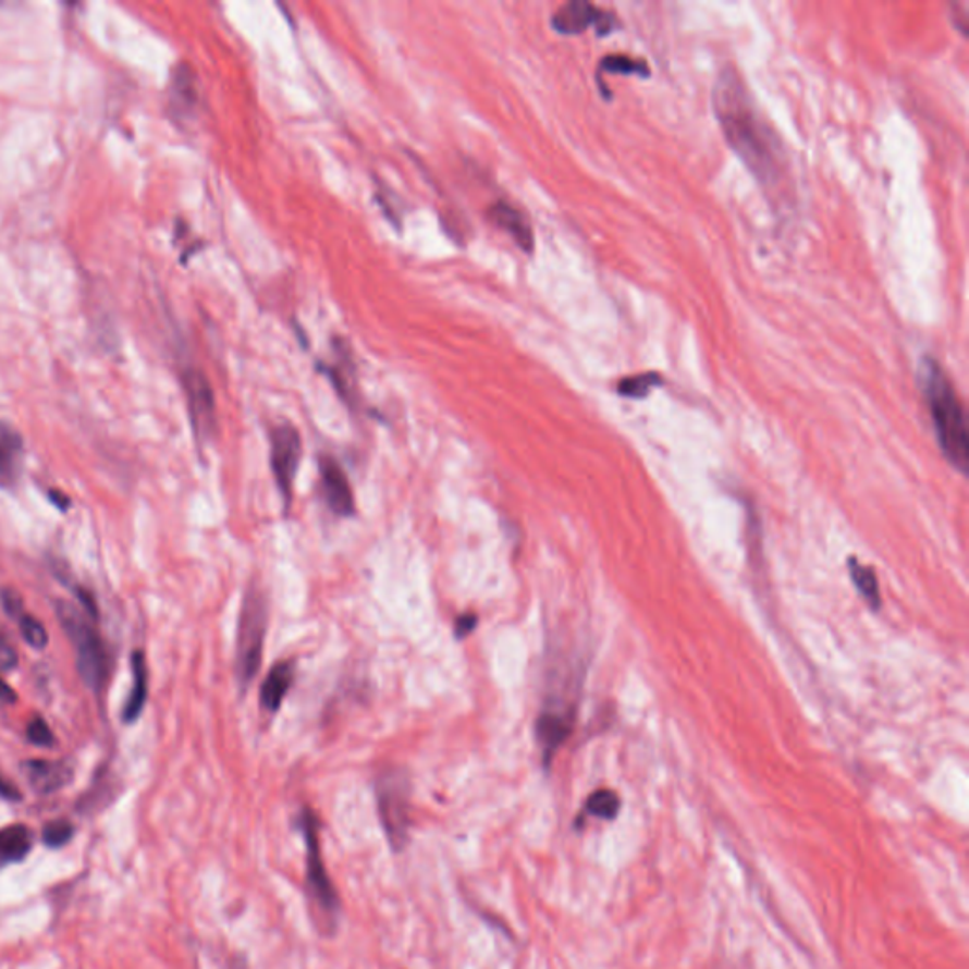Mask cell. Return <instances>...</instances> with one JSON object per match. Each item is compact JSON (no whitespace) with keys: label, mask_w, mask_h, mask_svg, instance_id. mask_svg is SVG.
<instances>
[{"label":"cell","mask_w":969,"mask_h":969,"mask_svg":"<svg viewBox=\"0 0 969 969\" xmlns=\"http://www.w3.org/2000/svg\"><path fill=\"white\" fill-rule=\"evenodd\" d=\"M712 101L717 123L731 148L756 181L763 186H774L784 173L781 140L768 120L761 116L735 66L725 65L717 74Z\"/></svg>","instance_id":"6da1fadb"},{"label":"cell","mask_w":969,"mask_h":969,"mask_svg":"<svg viewBox=\"0 0 969 969\" xmlns=\"http://www.w3.org/2000/svg\"><path fill=\"white\" fill-rule=\"evenodd\" d=\"M917 381L930 407L933 428L943 455L956 470L966 474L969 466L968 420L955 387L941 368V364L932 356L920 358Z\"/></svg>","instance_id":"7a4b0ae2"},{"label":"cell","mask_w":969,"mask_h":969,"mask_svg":"<svg viewBox=\"0 0 969 969\" xmlns=\"http://www.w3.org/2000/svg\"><path fill=\"white\" fill-rule=\"evenodd\" d=\"M297 832L302 833L305 845V879L309 886V896L317 911L322 915L326 928H338L341 915V897L333 884L332 876L326 869L322 850H320V820L311 807H304L296 818Z\"/></svg>","instance_id":"3957f363"},{"label":"cell","mask_w":969,"mask_h":969,"mask_svg":"<svg viewBox=\"0 0 969 969\" xmlns=\"http://www.w3.org/2000/svg\"><path fill=\"white\" fill-rule=\"evenodd\" d=\"M268 599L256 584L246 589L237 625V650H235V678L241 691L253 684L260 673L263 642L268 635Z\"/></svg>","instance_id":"277c9868"},{"label":"cell","mask_w":969,"mask_h":969,"mask_svg":"<svg viewBox=\"0 0 969 969\" xmlns=\"http://www.w3.org/2000/svg\"><path fill=\"white\" fill-rule=\"evenodd\" d=\"M58 620L76 651V666L86 686L99 694L107 680V650L91 617L71 602L59 601Z\"/></svg>","instance_id":"5b68a950"},{"label":"cell","mask_w":969,"mask_h":969,"mask_svg":"<svg viewBox=\"0 0 969 969\" xmlns=\"http://www.w3.org/2000/svg\"><path fill=\"white\" fill-rule=\"evenodd\" d=\"M376 801L392 853H404L412 839V781L404 769H384L377 776Z\"/></svg>","instance_id":"8992f818"},{"label":"cell","mask_w":969,"mask_h":969,"mask_svg":"<svg viewBox=\"0 0 969 969\" xmlns=\"http://www.w3.org/2000/svg\"><path fill=\"white\" fill-rule=\"evenodd\" d=\"M269 443H271V470L275 476L279 492L283 496L284 510L289 512L294 496V479L304 451L302 436L290 422H281L271 428Z\"/></svg>","instance_id":"52a82bcc"},{"label":"cell","mask_w":969,"mask_h":969,"mask_svg":"<svg viewBox=\"0 0 969 969\" xmlns=\"http://www.w3.org/2000/svg\"><path fill=\"white\" fill-rule=\"evenodd\" d=\"M574 722H576V710L572 702L551 697L550 701L543 704L542 712L536 720V740L542 752L543 768H550L559 748L568 740L574 731Z\"/></svg>","instance_id":"ba28073f"},{"label":"cell","mask_w":969,"mask_h":969,"mask_svg":"<svg viewBox=\"0 0 969 969\" xmlns=\"http://www.w3.org/2000/svg\"><path fill=\"white\" fill-rule=\"evenodd\" d=\"M182 384L188 400L189 420L197 442H207L217 432V402L209 379L199 369H188L182 376Z\"/></svg>","instance_id":"9c48e42d"},{"label":"cell","mask_w":969,"mask_h":969,"mask_svg":"<svg viewBox=\"0 0 969 969\" xmlns=\"http://www.w3.org/2000/svg\"><path fill=\"white\" fill-rule=\"evenodd\" d=\"M553 29L561 35H581L589 27L597 29L599 37H608L615 29H620V22L612 12L594 7L587 0H571L559 8L551 20Z\"/></svg>","instance_id":"30bf717a"},{"label":"cell","mask_w":969,"mask_h":969,"mask_svg":"<svg viewBox=\"0 0 969 969\" xmlns=\"http://www.w3.org/2000/svg\"><path fill=\"white\" fill-rule=\"evenodd\" d=\"M319 471L328 507L340 517H355V494L340 463L333 456H320Z\"/></svg>","instance_id":"8fae6325"},{"label":"cell","mask_w":969,"mask_h":969,"mask_svg":"<svg viewBox=\"0 0 969 969\" xmlns=\"http://www.w3.org/2000/svg\"><path fill=\"white\" fill-rule=\"evenodd\" d=\"M23 776L30 788L40 796H50L65 788L73 781V768L65 761L29 760L23 761Z\"/></svg>","instance_id":"7c38bea8"},{"label":"cell","mask_w":969,"mask_h":969,"mask_svg":"<svg viewBox=\"0 0 969 969\" xmlns=\"http://www.w3.org/2000/svg\"><path fill=\"white\" fill-rule=\"evenodd\" d=\"M23 438L17 428L0 420V489H14L23 470Z\"/></svg>","instance_id":"4fadbf2b"},{"label":"cell","mask_w":969,"mask_h":969,"mask_svg":"<svg viewBox=\"0 0 969 969\" xmlns=\"http://www.w3.org/2000/svg\"><path fill=\"white\" fill-rule=\"evenodd\" d=\"M489 218L494 224L500 225L504 232L510 233L514 237L515 243L522 246L523 250L532 253L535 248V232L532 225L528 222L527 217L522 210L515 209L510 203L499 201L489 209Z\"/></svg>","instance_id":"5bb4252c"},{"label":"cell","mask_w":969,"mask_h":969,"mask_svg":"<svg viewBox=\"0 0 969 969\" xmlns=\"http://www.w3.org/2000/svg\"><path fill=\"white\" fill-rule=\"evenodd\" d=\"M294 666H296L294 665V661L277 663V665L269 671L266 682L261 684L260 704L261 709L269 712V714H275V712H279V709L283 707L290 687H292L294 678H296Z\"/></svg>","instance_id":"9a60e30c"},{"label":"cell","mask_w":969,"mask_h":969,"mask_svg":"<svg viewBox=\"0 0 969 969\" xmlns=\"http://www.w3.org/2000/svg\"><path fill=\"white\" fill-rule=\"evenodd\" d=\"M131 673H133V684H131V694L122 712L125 724L137 722L138 716L145 710L146 699H148V666H146L143 651H133Z\"/></svg>","instance_id":"2e32d148"},{"label":"cell","mask_w":969,"mask_h":969,"mask_svg":"<svg viewBox=\"0 0 969 969\" xmlns=\"http://www.w3.org/2000/svg\"><path fill=\"white\" fill-rule=\"evenodd\" d=\"M33 847V833L23 824L8 825L0 830V869L25 860Z\"/></svg>","instance_id":"e0dca14e"},{"label":"cell","mask_w":969,"mask_h":969,"mask_svg":"<svg viewBox=\"0 0 969 969\" xmlns=\"http://www.w3.org/2000/svg\"><path fill=\"white\" fill-rule=\"evenodd\" d=\"M848 571L853 578L854 587L858 589L861 599L868 602L871 610H881V591H879V579L871 566H863L856 559H848Z\"/></svg>","instance_id":"ac0fdd59"},{"label":"cell","mask_w":969,"mask_h":969,"mask_svg":"<svg viewBox=\"0 0 969 969\" xmlns=\"http://www.w3.org/2000/svg\"><path fill=\"white\" fill-rule=\"evenodd\" d=\"M604 74H637L640 78H650L651 69L645 59H633L622 53H612L601 59L597 71V81Z\"/></svg>","instance_id":"d6986e66"},{"label":"cell","mask_w":969,"mask_h":969,"mask_svg":"<svg viewBox=\"0 0 969 969\" xmlns=\"http://www.w3.org/2000/svg\"><path fill=\"white\" fill-rule=\"evenodd\" d=\"M173 105L176 109L188 110L194 109L197 102V87L194 73L189 71V66L181 65L179 71L173 74Z\"/></svg>","instance_id":"ffe728a7"},{"label":"cell","mask_w":969,"mask_h":969,"mask_svg":"<svg viewBox=\"0 0 969 969\" xmlns=\"http://www.w3.org/2000/svg\"><path fill=\"white\" fill-rule=\"evenodd\" d=\"M663 384V377L653 371L640 373V376L625 377L617 383V394L625 398L642 400L650 394L653 389H658Z\"/></svg>","instance_id":"44dd1931"},{"label":"cell","mask_w":969,"mask_h":969,"mask_svg":"<svg viewBox=\"0 0 969 969\" xmlns=\"http://www.w3.org/2000/svg\"><path fill=\"white\" fill-rule=\"evenodd\" d=\"M622 801L620 796L612 789H597L591 796L587 797L586 812L591 817L602 818V820H614L620 814Z\"/></svg>","instance_id":"7402d4cb"},{"label":"cell","mask_w":969,"mask_h":969,"mask_svg":"<svg viewBox=\"0 0 969 969\" xmlns=\"http://www.w3.org/2000/svg\"><path fill=\"white\" fill-rule=\"evenodd\" d=\"M20 630H22V637L30 648H35V650H44L46 646H48V633L44 629L42 623L38 622L35 615L23 614L20 620Z\"/></svg>","instance_id":"603a6c76"},{"label":"cell","mask_w":969,"mask_h":969,"mask_svg":"<svg viewBox=\"0 0 969 969\" xmlns=\"http://www.w3.org/2000/svg\"><path fill=\"white\" fill-rule=\"evenodd\" d=\"M74 837V825L69 820H53L44 825L42 841L50 848L65 847Z\"/></svg>","instance_id":"cb8c5ba5"},{"label":"cell","mask_w":969,"mask_h":969,"mask_svg":"<svg viewBox=\"0 0 969 969\" xmlns=\"http://www.w3.org/2000/svg\"><path fill=\"white\" fill-rule=\"evenodd\" d=\"M27 738H29L33 745L42 746V748H48V746L56 743L53 731L50 729V725L44 722L42 717L30 720L29 727H27Z\"/></svg>","instance_id":"d4e9b609"},{"label":"cell","mask_w":969,"mask_h":969,"mask_svg":"<svg viewBox=\"0 0 969 969\" xmlns=\"http://www.w3.org/2000/svg\"><path fill=\"white\" fill-rule=\"evenodd\" d=\"M0 599H2V606H4V612H7L10 617H14V620H20L25 612H23V601L20 594L12 591V589H4L2 593H0Z\"/></svg>","instance_id":"484cf974"},{"label":"cell","mask_w":969,"mask_h":969,"mask_svg":"<svg viewBox=\"0 0 969 969\" xmlns=\"http://www.w3.org/2000/svg\"><path fill=\"white\" fill-rule=\"evenodd\" d=\"M478 622H479L478 615H474V614L461 615V617H458V620H456V625H455L456 638H458V640H461V638H466V637H468V635H471V633H474V629H476V627H478Z\"/></svg>","instance_id":"4316f807"},{"label":"cell","mask_w":969,"mask_h":969,"mask_svg":"<svg viewBox=\"0 0 969 969\" xmlns=\"http://www.w3.org/2000/svg\"><path fill=\"white\" fill-rule=\"evenodd\" d=\"M17 665V653L7 640L0 638V671H12Z\"/></svg>","instance_id":"83f0119b"},{"label":"cell","mask_w":969,"mask_h":969,"mask_svg":"<svg viewBox=\"0 0 969 969\" xmlns=\"http://www.w3.org/2000/svg\"><path fill=\"white\" fill-rule=\"evenodd\" d=\"M48 496H50V502L53 506L58 507V510H69L71 506V499L66 496L65 492L61 491H50L48 492Z\"/></svg>","instance_id":"f1b7e54d"},{"label":"cell","mask_w":969,"mask_h":969,"mask_svg":"<svg viewBox=\"0 0 969 969\" xmlns=\"http://www.w3.org/2000/svg\"><path fill=\"white\" fill-rule=\"evenodd\" d=\"M17 699V695H15L12 686L8 684L2 676H0V701L2 702H14Z\"/></svg>","instance_id":"f546056e"},{"label":"cell","mask_w":969,"mask_h":969,"mask_svg":"<svg viewBox=\"0 0 969 969\" xmlns=\"http://www.w3.org/2000/svg\"><path fill=\"white\" fill-rule=\"evenodd\" d=\"M248 968V964H246L245 956H235L232 960V966L230 969H246Z\"/></svg>","instance_id":"4dcf8cb0"}]
</instances>
